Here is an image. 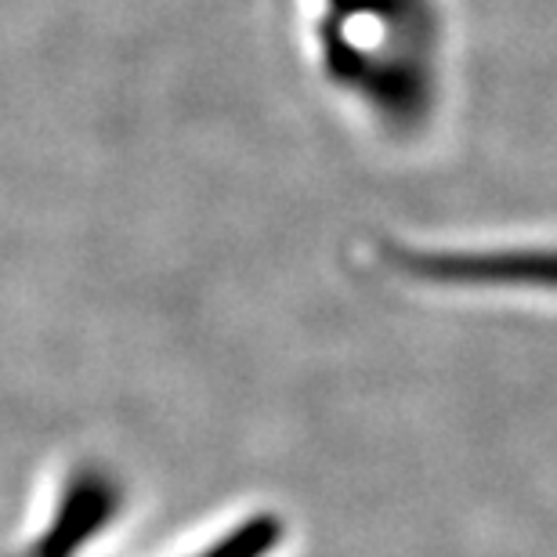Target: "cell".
Masks as SVG:
<instances>
[{
    "label": "cell",
    "instance_id": "cell-3",
    "mask_svg": "<svg viewBox=\"0 0 557 557\" xmlns=\"http://www.w3.org/2000/svg\"><path fill=\"white\" fill-rule=\"evenodd\" d=\"M278 540H283V525L272 515H253L188 557H269L278 547Z\"/></svg>",
    "mask_w": 557,
    "mask_h": 557
},
{
    "label": "cell",
    "instance_id": "cell-1",
    "mask_svg": "<svg viewBox=\"0 0 557 557\" xmlns=\"http://www.w3.org/2000/svg\"><path fill=\"white\" fill-rule=\"evenodd\" d=\"M322 62L387 124H417L434 95L438 15L431 0H322Z\"/></svg>",
    "mask_w": 557,
    "mask_h": 557
},
{
    "label": "cell",
    "instance_id": "cell-2",
    "mask_svg": "<svg viewBox=\"0 0 557 557\" xmlns=\"http://www.w3.org/2000/svg\"><path fill=\"white\" fill-rule=\"evenodd\" d=\"M395 264L428 283L557 289V250H398Z\"/></svg>",
    "mask_w": 557,
    "mask_h": 557
}]
</instances>
